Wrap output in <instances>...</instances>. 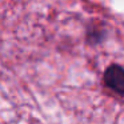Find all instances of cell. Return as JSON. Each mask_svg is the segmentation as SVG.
Here are the masks:
<instances>
[{
    "label": "cell",
    "instance_id": "6da1fadb",
    "mask_svg": "<svg viewBox=\"0 0 124 124\" xmlns=\"http://www.w3.org/2000/svg\"><path fill=\"white\" fill-rule=\"evenodd\" d=\"M104 84L116 93L124 95V68L117 64L109 65L104 72Z\"/></svg>",
    "mask_w": 124,
    "mask_h": 124
}]
</instances>
